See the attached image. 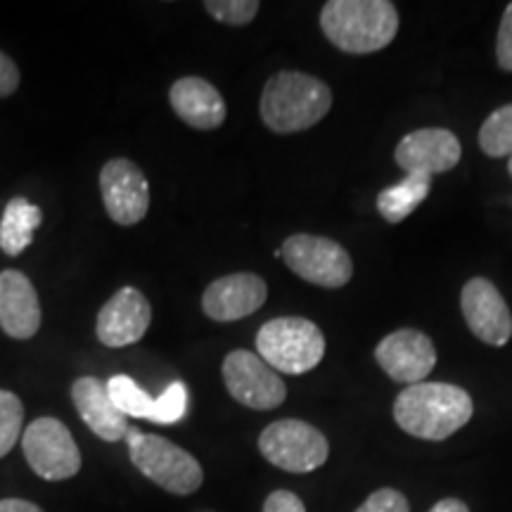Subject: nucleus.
<instances>
[{"label":"nucleus","instance_id":"obj_3","mask_svg":"<svg viewBox=\"0 0 512 512\" xmlns=\"http://www.w3.org/2000/svg\"><path fill=\"white\" fill-rule=\"evenodd\" d=\"M332 91L328 83L304 72H278L266 81L259 114L273 133L287 136L313 128L328 117Z\"/></svg>","mask_w":512,"mask_h":512},{"label":"nucleus","instance_id":"obj_8","mask_svg":"<svg viewBox=\"0 0 512 512\" xmlns=\"http://www.w3.org/2000/svg\"><path fill=\"white\" fill-rule=\"evenodd\" d=\"M22 451L31 470L46 482H64L79 475L81 451L64 422L36 418L22 434Z\"/></svg>","mask_w":512,"mask_h":512},{"label":"nucleus","instance_id":"obj_2","mask_svg":"<svg viewBox=\"0 0 512 512\" xmlns=\"http://www.w3.org/2000/svg\"><path fill=\"white\" fill-rule=\"evenodd\" d=\"M320 29L342 53H380L399 34V10L389 0H328Z\"/></svg>","mask_w":512,"mask_h":512},{"label":"nucleus","instance_id":"obj_15","mask_svg":"<svg viewBox=\"0 0 512 512\" xmlns=\"http://www.w3.org/2000/svg\"><path fill=\"white\" fill-rule=\"evenodd\" d=\"M268 285L256 273H230L214 280L202 294V311L216 323L252 316L266 304Z\"/></svg>","mask_w":512,"mask_h":512},{"label":"nucleus","instance_id":"obj_11","mask_svg":"<svg viewBox=\"0 0 512 512\" xmlns=\"http://www.w3.org/2000/svg\"><path fill=\"white\" fill-rule=\"evenodd\" d=\"M460 309L472 335L491 347H503L512 337V313L498 287L486 278H470L460 292Z\"/></svg>","mask_w":512,"mask_h":512},{"label":"nucleus","instance_id":"obj_20","mask_svg":"<svg viewBox=\"0 0 512 512\" xmlns=\"http://www.w3.org/2000/svg\"><path fill=\"white\" fill-rule=\"evenodd\" d=\"M432 190V178L422 174H411L396 185L384 188L377 195V211L387 223H401L427 200Z\"/></svg>","mask_w":512,"mask_h":512},{"label":"nucleus","instance_id":"obj_19","mask_svg":"<svg viewBox=\"0 0 512 512\" xmlns=\"http://www.w3.org/2000/svg\"><path fill=\"white\" fill-rule=\"evenodd\" d=\"M43 223V211L27 197H15L5 204L0 221V249L8 256L24 254L34 242L36 230Z\"/></svg>","mask_w":512,"mask_h":512},{"label":"nucleus","instance_id":"obj_23","mask_svg":"<svg viewBox=\"0 0 512 512\" xmlns=\"http://www.w3.org/2000/svg\"><path fill=\"white\" fill-rule=\"evenodd\" d=\"M24 422V403L17 394L0 389V458L15 448Z\"/></svg>","mask_w":512,"mask_h":512},{"label":"nucleus","instance_id":"obj_24","mask_svg":"<svg viewBox=\"0 0 512 512\" xmlns=\"http://www.w3.org/2000/svg\"><path fill=\"white\" fill-rule=\"evenodd\" d=\"M204 10L209 12L216 22L228 24V27H247L259 15V0H207Z\"/></svg>","mask_w":512,"mask_h":512},{"label":"nucleus","instance_id":"obj_29","mask_svg":"<svg viewBox=\"0 0 512 512\" xmlns=\"http://www.w3.org/2000/svg\"><path fill=\"white\" fill-rule=\"evenodd\" d=\"M19 86V69L10 55L0 50V98H8Z\"/></svg>","mask_w":512,"mask_h":512},{"label":"nucleus","instance_id":"obj_5","mask_svg":"<svg viewBox=\"0 0 512 512\" xmlns=\"http://www.w3.org/2000/svg\"><path fill=\"white\" fill-rule=\"evenodd\" d=\"M256 351L275 373L304 375L323 361L325 335L309 318H273L261 325L256 335Z\"/></svg>","mask_w":512,"mask_h":512},{"label":"nucleus","instance_id":"obj_12","mask_svg":"<svg viewBox=\"0 0 512 512\" xmlns=\"http://www.w3.org/2000/svg\"><path fill=\"white\" fill-rule=\"evenodd\" d=\"M375 361L399 384H420L437 366V347L425 332L403 328L389 332L377 344Z\"/></svg>","mask_w":512,"mask_h":512},{"label":"nucleus","instance_id":"obj_6","mask_svg":"<svg viewBox=\"0 0 512 512\" xmlns=\"http://www.w3.org/2000/svg\"><path fill=\"white\" fill-rule=\"evenodd\" d=\"M259 451L268 463L292 475H306L328 463L330 444L318 427L304 420L271 422L259 434Z\"/></svg>","mask_w":512,"mask_h":512},{"label":"nucleus","instance_id":"obj_1","mask_svg":"<svg viewBox=\"0 0 512 512\" xmlns=\"http://www.w3.org/2000/svg\"><path fill=\"white\" fill-rule=\"evenodd\" d=\"M472 396L446 382L411 384L396 396L394 420L403 432L425 441H444L470 422Z\"/></svg>","mask_w":512,"mask_h":512},{"label":"nucleus","instance_id":"obj_18","mask_svg":"<svg viewBox=\"0 0 512 512\" xmlns=\"http://www.w3.org/2000/svg\"><path fill=\"white\" fill-rule=\"evenodd\" d=\"M72 401L79 411L81 420L86 422L88 430L102 441H121L126 439L128 418L114 406L107 392V384L98 377L83 375L72 384Z\"/></svg>","mask_w":512,"mask_h":512},{"label":"nucleus","instance_id":"obj_30","mask_svg":"<svg viewBox=\"0 0 512 512\" xmlns=\"http://www.w3.org/2000/svg\"><path fill=\"white\" fill-rule=\"evenodd\" d=\"M0 512H43L36 503L24 501V498H3L0 501Z\"/></svg>","mask_w":512,"mask_h":512},{"label":"nucleus","instance_id":"obj_32","mask_svg":"<svg viewBox=\"0 0 512 512\" xmlns=\"http://www.w3.org/2000/svg\"><path fill=\"white\" fill-rule=\"evenodd\" d=\"M508 174L512 176V157H510V162H508Z\"/></svg>","mask_w":512,"mask_h":512},{"label":"nucleus","instance_id":"obj_28","mask_svg":"<svg viewBox=\"0 0 512 512\" xmlns=\"http://www.w3.org/2000/svg\"><path fill=\"white\" fill-rule=\"evenodd\" d=\"M261 512H306L302 498L287 489H278L273 491L271 496L266 498L264 510Z\"/></svg>","mask_w":512,"mask_h":512},{"label":"nucleus","instance_id":"obj_22","mask_svg":"<svg viewBox=\"0 0 512 512\" xmlns=\"http://www.w3.org/2000/svg\"><path fill=\"white\" fill-rule=\"evenodd\" d=\"M107 392L114 406L119 408L126 418H152V408H155V399L145 392L140 384L128 375H114L107 382Z\"/></svg>","mask_w":512,"mask_h":512},{"label":"nucleus","instance_id":"obj_31","mask_svg":"<svg viewBox=\"0 0 512 512\" xmlns=\"http://www.w3.org/2000/svg\"><path fill=\"white\" fill-rule=\"evenodd\" d=\"M430 512H470V508L460 498H444V501L434 503Z\"/></svg>","mask_w":512,"mask_h":512},{"label":"nucleus","instance_id":"obj_17","mask_svg":"<svg viewBox=\"0 0 512 512\" xmlns=\"http://www.w3.org/2000/svg\"><path fill=\"white\" fill-rule=\"evenodd\" d=\"M176 117L197 131H214L226 121L228 107L219 88L200 76H183L169 91Z\"/></svg>","mask_w":512,"mask_h":512},{"label":"nucleus","instance_id":"obj_27","mask_svg":"<svg viewBox=\"0 0 512 512\" xmlns=\"http://www.w3.org/2000/svg\"><path fill=\"white\" fill-rule=\"evenodd\" d=\"M496 60L503 72H512V3H508V8H505L501 27H498Z\"/></svg>","mask_w":512,"mask_h":512},{"label":"nucleus","instance_id":"obj_7","mask_svg":"<svg viewBox=\"0 0 512 512\" xmlns=\"http://www.w3.org/2000/svg\"><path fill=\"white\" fill-rule=\"evenodd\" d=\"M280 249L294 275L325 290H339L354 275V261L347 249L323 235H290Z\"/></svg>","mask_w":512,"mask_h":512},{"label":"nucleus","instance_id":"obj_25","mask_svg":"<svg viewBox=\"0 0 512 512\" xmlns=\"http://www.w3.org/2000/svg\"><path fill=\"white\" fill-rule=\"evenodd\" d=\"M185 408H188V389L183 382H174L164 389L162 396L155 399V408H152V422L157 425H174V422L183 420Z\"/></svg>","mask_w":512,"mask_h":512},{"label":"nucleus","instance_id":"obj_13","mask_svg":"<svg viewBox=\"0 0 512 512\" xmlns=\"http://www.w3.org/2000/svg\"><path fill=\"white\" fill-rule=\"evenodd\" d=\"M463 157V145L448 128H418L396 145L394 159L406 176H437L456 169Z\"/></svg>","mask_w":512,"mask_h":512},{"label":"nucleus","instance_id":"obj_16","mask_svg":"<svg viewBox=\"0 0 512 512\" xmlns=\"http://www.w3.org/2000/svg\"><path fill=\"white\" fill-rule=\"evenodd\" d=\"M0 328L12 339H31L41 330V302L22 271L0 273Z\"/></svg>","mask_w":512,"mask_h":512},{"label":"nucleus","instance_id":"obj_4","mask_svg":"<svg viewBox=\"0 0 512 512\" xmlns=\"http://www.w3.org/2000/svg\"><path fill=\"white\" fill-rule=\"evenodd\" d=\"M126 444L131 463L159 489L174 496H190L202 486V465L197 463L192 453L176 446L174 441L128 427Z\"/></svg>","mask_w":512,"mask_h":512},{"label":"nucleus","instance_id":"obj_9","mask_svg":"<svg viewBox=\"0 0 512 512\" xmlns=\"http://www.w3.org/2000/svg\"><path fill=\"white\" fill-rule=\"evenodd\" d=\"M221 373L228 394L252 411H273V408L283 406L287 399L283 377L254 351H230L223 361Z\"/></svg>","mask_w":512,"mask_h":512},{"label":"nucleus","instance_id":"obj_26","mask_svg":"<svg viewBox=\"0 0 512 512\" xmlns=\"http://www.w3.org/2000/svg\"><path fill=\"white\" fill-rule=\"evenodd\" d=\"M354 512H411V505L401 491L384 486V489L373 491L366 503L358 505Z\"/></svg>","mask_w":512,"mask_h":512},{"label":"nucleus","instance_id":"obj_14","mask_svg":"<svg viewBox=\"0 0 512 512\" xmlns=\"http://www.w3.org/2000/svg\"><path fill=\"white\" fill-rule=\"evenodd\" d=\"M152 323V306L138 287H121L98 313L95 335L105 347L124 349L140 342Z\"/></svg>","mask_w":512,"mask_h":512},{"label":"nucleus","instance_id":"obj_10","mask_svg":"<svg viewBox=\"0 0 512 512\" xmlns=\"http://www.w3.org/2000/svg\"><path fill=\"white\" fill-rule=\"evenodd\" d=\"M100 192L107 214L119 226H136L150 209V183L131 159H110L102 166Z\"/></svg>","mask_w":512,"mask_h":512},{"label":"nucleus","instance_id":"obj_21","mask_svg":"<svg viewBox=\"0 0 512 512\" xmlns=\"http://www.w3.org/2000/svg\"><path fill=\"white\" fill-rule=\"evenodd\" d=\"M479 147L486 157H512V105L498 107L479 128Z\"/></svg>","mask_w":512,"mask_h":512}]
</instances>
